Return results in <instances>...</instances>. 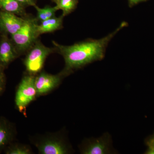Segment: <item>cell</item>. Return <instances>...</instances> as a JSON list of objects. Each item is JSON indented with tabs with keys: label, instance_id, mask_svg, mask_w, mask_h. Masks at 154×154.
<instances>
[{
	"label": "cell",
	"instance_id": "cell-7",
	"mask_svg": "<svg viewBox=\"0 0 154 154\" xmlns=\"http://www.w3.org/2000/svg\"><path fill=\"white\" fill-rule=\"evenodd\" d=\"M26 17L0 11V33L11 36L17 33L24 25Z\"/></svg>",
	"mask_w": 154,
	"mask_h": 154
},
{
	"label": "cell",
	"instance_id": "cell-19",
	"mask_svg": "<svg viewBox=\"0 0 154 154\" xmlns=\"http://www.w3.org/2000/svg\"><path fill=\"white\" fill-rule=\"evenodd\" d=\"M148 0H128V5L130 8L133 7L139 3L146 2Z\"/></svg>",
	"mask_w": 154,
	"mask_h": 154
},
{
	"label": "cell",
	"instance_id": "cell-8",
	"mask_svg": "<svg viewBox=\"0 0 154 154\" xmlns=\"http://www.w3.org/2000/svg\"><path fill=\"white\" fill-rule=\"evenodd\" d=\"M19 56L8 34L2 33L0 37V66L5 69Z\"/></svg>",
	"mask_w": 154,
	"mask_h": 154
},
{
	"label": "cell",
	"instance_id": "cell-6",
	"mask_svg": "<svg viewBox=\"0 0 154 154\" xmlns=\"http://www.w3.org/2000/svg\"><path fill=\"white\" fill-rule=\"evenodd\" d=\"M65 76L62 72L57 75L50 74L45 72H40L35 75L37 97L47 94L57 88Z\"/></svg>",
	"mask_w": 154,
	"mask_h": 154
},
{
	"label": "cell",
	"instance_id": "cell-21",
	"mask_svg": "<svg viewBox=\"0 0 154 154\" xmlns=\"http://www.w3.org/2000/svg\"><path fill=\"white\" fill-rule=\"evenodd\" d=\"M51 1H53L54 2V0H51Z\"/></svg>",
	"mask_w": 154,
	"mask_h": 154
},
{
	"label": "cell",
	"instance_id": "cell-1",
	"mask_svg": "<svg viewBox=\"0 0 154 154\" xmlns=\"http://www.w3.org/2000/svg\"><path fill=\"white\" fill-rule=\"evenodd\" d=\"M127 25L126 22H122L115 31L100 39H88L68 46L53 41L56 49L64 59L65 65L61 72L66 76L75 70L82 68L96 61L102 60L105 57L109 42Z\"/></svg>",
	"mask_w": 154,
	"mask_h": 154
},
{
	"label": "cell",
	"instance_id": "cell-18",
	"mask_svg": "<svg viewBox=\"0 0 154 154\" xmlns=\"http://www.w3.org/2000/svg\"><path fill=\"white\" fill-rule=\"evenodd\" d=\"M25 7L27 6H33L36 5V0H17Z\"/></svg>",
	"mask_w": 154,
	"mask_h": 154
},
{
	"label": "cell",
	"instance_id": "cell-9",
	"mask_svg": "<svg viewBox=\"0 0 154 154\" xmlns=\"http://www.w3.org/2000/svg\"><path fill=\"white\" fill-rule=\"evenodd\" d=\"M109 136L105 134L97 139L88 140L81 149L83 154H106L110 152Z\"/></svg>",
	"mask_w": 154,
	"mask_h": 154
},
{
	"label": "cell",
	"instance_id": "cell-20",
	"mask_svg": "<svg viewBox=\"0 0 154 154\" xmlns=\"http://www.w3.org/2000/svg\"><path fill=\"white\" fill-rule=\"evenodd\" d=\"M152 139V140H153L154 141V135H153L151 137H150Z\"/></svg>",
	"mask_w": 154,
	"mask_h": 154
},
{
	"label": "cell",
	"instance_id": "cell-5",
	"mask_svg": "<svg viewBox=\"0 0 154 154\" xmlns=\"http://www.w3.org/2000/svg\"><path fill=\"white\" fill-rule=\"evenodd\" d=\"M34 145L40 154H66L69 151L65 141L57 134L42 137L35 141Z\"/></svg>",
	"mask_w": 154,
	"mask_h": 154
},
{
	"label": "cell",
	"instance_id": "cell-4",
	"mask_svg": "<svg viewBox=\"0 0 154 154\" xmlns=\"http://www.w3.org/2000/svg\"><path fill=\"white\" fill-rule=\"evenodd\" d=\"M35 75L28 74L22 78L16 91L15 102L19 112L25 111L28 105L37 98Z\"/></svg>",
	"mask_w": 154,
	"mask_h": 154
},
{
	"label": "cell",
	"instance_id": "cell-12",
	"mask_svg": "<svg viewBox=\"0 0 154 154\" xmlns=\"http://www.w3.org/2000/svg\"><path fill=\"white\" fill-rule=\"evenodd\" d=\"M25 8L17 0H0V11L23 18L28 16L25 12Z\"/></svg>",
	"mask_w": 154,
	"mask_h": 154
},
{
	"label": "cell",
	"instance_id": "cell-3",
	"mask_svg": "<svg viewBox=\"0 0 154 154\" xmlns=\"http://www.w3.org/2000/svg\"><path fill=\"white\" fill-rule=\"evenodd\" d=\"M56 50L55 48L46 47L37 40L27 51L24 60L28 74L36 75L41 72L46 58Z\"/></svg>",
	"mask_w": 154,
	"mask_h": 154
},
{
	"label": "cell",
	"instance_id": "cell-2",
	"mask_svg": "<svg viewBox=\"0 0 154 154\" xmlns=\"http://www.w3.org/2000/svg\"><path fill=\"white\" fill-rule=\"evenodd\" d=\"M38 21L36 18L28 16L21 29L11 36L19 55L27 52L37 41L39 36L37 32Z\"/></svg>",
	"mask_w": 154,
	"mask_h": 154
},
{
	"label": "cell",
	"instance_id": "cell-17",
	"mask_svg": "<svg viewBox=\"0 0 154 154\" xmlns=\"http://www.w3.org/2000/svg\"><path fill=\"white\" fill-rule=\"evenodd\" d=\"M148 148L146 154H154V142L151 139H149L147 141Z\"/></svg>",
	"mask_w": 154,
	"mask_h": 154
},
{
	"label": "cell",
	"instance_id": "cell-14",
	"mask_svg": "<svg viewBox=\"0 0 154 154\" xmlns=\"http://www.w3.org/2000/svg\"><path fill=\"white\" fill-rule=\"evenodd\" d=\"M5 152L6 154H31L33 152L30 146L12 143L5 149Z\"/></svg>",
	"mask_w": 154,
	"mask_h": 154
},
{
	"label": "cell",
	"instance_id": "cell-16",
	"mask_svg": "<svg viewBox=\"0 0 154 154\" xmlns=\"http://www.w3.org/2000/svg\"><path fill=\"white\" fill-rule=\"evenodd\" d=\"M5 69L0 66V95H1L5 89L6 79L5 74Z\"/></svg>",
	"mask_w": 154,
	"mask_h": 154
},
{
	"label": "cell",
	"instance_id": "cell-10",
	"mask_svg": "<svg viewBox=\"0 0 154 154\" xmlns=\"http://www.w3.org/2000/svg\"><path fill=\"white\" fill-rule=\"evenodd\" d=\"M16 134L13 123L7 119L0 117V152L13 143Z\"/></svg>",
	"mask_w": 154,
	"mask_h": 154
},
{
	"label": "cell",
	"instance_id": "cell-11",
	"mask_svg": "<svg viewBox=\"0 0 154 154\" xmlns=\"http://www.w3.org/2000/svg\"><path fill=\"white\" fill-rule=\"evenodd\" d=\"M64 17L63 15L59 17H52L41 22L37 26V32L38 35L44 33H51L60 29L62 27Z\"/></svg>",
	"mask_w": 154,
	"mask_h": 154
},
{
	"label": "cell",
	"instance_id": "cell-13",
	"mask_svg": "<svg viewBox=\"0 0 154 154\" xmlns=\"http://www.w3.org/2000/svg\"><path fill=\"white\" fill-rule=\"evenodd\" d=\"M54 2L56 4L55 6L58 10L62 11V15L65 17L74 11L79 0H54Z\"/></svg>",
	"mask_w": 154,
	"mask_h": 154
},
{
	"label": "cell",
	"instance_id": "cell-15",
	"mask_svg": "<svg viewBox=\"0 0 154 154\" xmlns=\"http://www.w3.org/2000/svg\"><path fill=\"white\" fill-rule=\"evenodd\" d=\"M34 7L37 11L36 19L41 22L55 17L56 12L58 10L56 6L54 7L47 6L43 8H39L36 5Z\"/></svg>",
	"mask_w": 154,
	"mask_h": 154
}]
</instances>
